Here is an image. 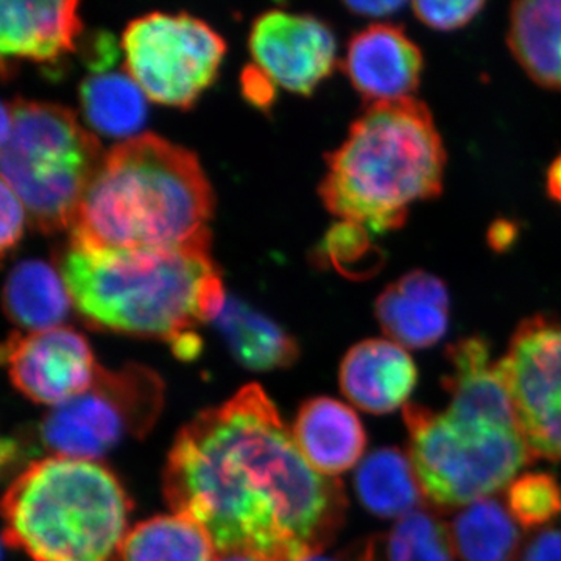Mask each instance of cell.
I'll use <instances>...</instances> for the list:
<instances>
[{"mask_svg": "<svg viewBox=\"0 0 561 561\" xmlns=\"http://www.w3.org/2000/svg\"><path fill=\"white\" fill-rule=\"evenodd\" d=\"M162 485L173 513L203 527L220 556L254 561L321 556L348 508L342 482L309 465L257 383L180 431Z\"/></svg>", "mask_w": 561, "mask_h": 561, "instance_id": "obj_1", "label": "cell"}, {"mask_svg": "<svg viewBox=\"0 0 561 561\" xmlns=\"http://www.w3.org/2000/svg\"><path fill=\"white\" fill-rule=\"evenodd\" d=\"M214 195L192 151L154 135L103 157L70 225L83 250L172 249L208 238Z\"/></svg>", "mask_w": 561, "mask_h": 561, "instance_id": "obj_2", "label": "cell"}, {"mask_svg": "<svg viewBox=\"0 0 561 561\" xmlns=\"http://www.w3.org/2000/svg\"><path fill=\"white\" fill-rule=\"evenodd\" d=\"M65 279L77 311L91 328L172 343L224 309L221 275L210 236L172 249L101 251L69 245Z\"/></svg>", "mask_w": 561, "mask_h": 561, "instance_id": "obj_3", "label": "cell"}, {"mask_svg": "<svg viewBox=\"0 0 561 561\" xmlns=\"http://www.w3.org/2000/svg\"><path fill=\"white\" fill-rule=\"evenodd\" d=\"M446 161L426 103L415 98L373 103L327 154L320 197L339 219L371 234L400 230L411 206L440 197Z\"/></svg>", "mask_w": 561, "mask_h": 561, "instance_id": "obj_4", "label": "cell"}, {"mask_svg": "<svg viewBox=\"0 0 561 561\" xmlns=\"http://www.w3.org/2000/svg\"><path fill=\"white\" fill-rule=\"evenodd\" d=\"M7 545L33 561H116L128 535L131 501L95 460L33 461L2 502Z\"/></svg>", "mask_w": 561, "mask_h": 561, "instance_id": "obj_5", "label": "cell"}, {"mask_svg": "<svg viewBox=\"0 0 561 561\" xmlns=\"http://www.w3.org/2000/svg\"><path fill=\"white\" fill-rule=\"evenodd\" d=\"M2 181L21 198L44 232L70 228L92 176L101 168V142L54 103H3Z\"/></svg>", "mask_w": 561, "mask_h": 561, "instance_id": "obj_6", "label": "cell"}, {"mask_svg": "<svg viewBox=\"0 0 561 561\" xmlns=\"http://www.w3.org/2000/svg\"><path fill=\"white\" fill-rule=\"evenodd\" d=\"M404 423L421 490L440 511L490 497L535 460L516 427L457 420L413 402L404 405Z\"/></svg>", "mask_w": 561, "mask_h": 561, "instance_id": "obj_7", "label": "cell"}, {"mask_svg": "<svg viewBox=\"0 0 561 561\" xmlns=\"http://www.w3.org/2000/svg\"><path fill=\"white\" fill-rule=\"evenodd\" d=\"M162 402L164 386L157 373L135 364L114 371L101 367L90 390L44 416L41 442L54 456L98 461L125 438L144 437Z\"/></svg>", "mask_w": 561, "mask_h": 561, "instance_id": "obj_8", "label": "cell"}, {"mask_svg": "<svg viewBox=\"0 0 561 561\" xmlns=\"http://www.w3.org/2000/svg\"><path fill=\"white\" fill-rule=\"evenodd\" d=\"M128 76L146 98L187 108L216 79L227 44L187 13H150L127 25L122 39Z\"/></svg>", "mask_w": 561, "mask_h": 561, "instance_id": "obj_9", "label": "cell"}, {"mask_svg": "<svg viewBox=\"0 0 561 561\" xmlns=\"http://www.w3.org/2000/svg\"><path fill=\"white\" fill-rule=\"evenodd\" d=\"M496 371L534 459L561 461V320L522 321Z\"/></svg>", "mask_w": 561, "mask_h": 561, "instance_id": "obj_10", "label": "cell"}, {"mask_svg": "<svg viewBox=\"0 0 561 561\" xmlns=\"http://www.w3.org/2000/svg\"><path fill=\"white\" fill-rule=\"evenodd\" d=\"M2 359L13 386L28 400L51 409L90 390L101 370L87 339L62 327L13 332L3 345Z\"/></svg>", "mask_w": 561, "mask_h": 561, "instance_id": "obj_11", "label": "cell"}, {"mask_svg": "<svg viewBox=\"0 0 561 561\" xmlns=\"http://www.w3.org/2000/svg\"><path fill=\"white\" fill-rule=\"evenodd\" d=\"M250 50L272 83L311 95L331 76L337 46L331 28L311 14L273 10L254 21Z\"/></svg>", "mask_w": 561, "mask_h": 561, "instance_id": "obj_12", "label": "cell"}, {"mask_svg": "<svg viewBox=\"0 0 561 561\" xmlns=\"http://www.w3.org/2000/svg\"><path fill=\"white\" fill-rule=\"evenodd\" d=\"M423 68L419 44L394 24L370 25L356 33L343 60L351 84L368 105L413 98Z\"/></svg>", "mask_w": 561, "mask_h": 561, "instance_id": "obj_13", "label": "cell"}, {"mask_svg": "<svg viewBox=\"0 0 561 561\" xmlns=\"http://www.w3.org/2000/svg\"><path fill=\"white\" fill-rule=\"evenodd\" d=\"M419 382L411 354L389 339H367L350 348L339 368L342 393L360 411L383 415L408 402Z\"/></svg>", "mask_w": 561, "mask_h": 561, "instance_id": "obj_14", "label": "cell"}, {"mask_svg": "<svg viewBox=\"0 0 561 561\" xmlns=\"http://www.w3.org/2000/svg\"><path fill=\"white\" fill-rule=\"evenodd\" d=\"M449 302V291L438 276L412 271L379 295L375 316L389 341L405 350H424L446 334Z\"/></svg>", "mask_w": 561, "mask_h": 561, "instance_id": "obj_15", "label": "cell"}, {"mask_svg": "<svg viewBox=\"0 0 561 561\" xmlns=\"http://www.w3.org/2000/svg\"><path fill=\"white\" fill-rule=\"evenodd\" d=\"M449 373L443 389L449 394V415L457 420L516 427L511 397L491 362L490 343L485 337L470 335L446 350Z\"/></svg>", "mask_w": 561, "mask_h": 561, "instance_id": "obj_16", "label": "cell"}, {"mask_svg": "<svg viewBox=\"0 0 561 561\" xmlns=\"http://www.w3.org/2000/svg\"><path fill=\"white\" fill-rule=\"evenodd\" d=\"M291 435L309 465L328 478L356 467L367 448V432L357 413L330 397L302 402Z\"/></svg>", "mask_w": 561, "mask_h": 561, "instance_id": "obj_17", "label": "cell"}, {"mask_svg": "<svg viewBox=\"0 0 561 561\" xmlns=\"http://www.w3.org/2000/svg\"><path fill=\"white\" fill-rule=\"evenodd\" d=\"M72 0L0 3V50L11 57L57 60L73 50L81 32Z\"/></svg>", "mask_w": 561, "mask_h": 561, "instance_id": "obj_18", "label": "cell"}, {"mask_svg": "<svg viewBox=\"0 0 561 561\" xmlns=\"http://www.w3.org/2000/svg\"><path fill=\"white\" fill-rule=\"evenodd\" d=\"M507 43L535 83L561 91V0L513 3Z\"/></svg>", "mask_w": 561, "mask_h": 561, "instance_id": "obj_19", "label": "cell"}, {"mask_svg": "<svg viewBox=\"0 0 561 561\" xmlns=\"http://www.w3.org/2000/svg\"><path fill=\"white\" fill-rule=\"evenodd\" d=\"M234 359L256 371L290 367L298 359V343L264 313L228 297L214 320Z\"/></svg>", "mask_w": 561, "mask_h": 561, "instance_id": "obj_20", "label": "cell"}, {"mask_svg": "<svg viewBox=\"0 0 561 561\" xmlns=\"http://www.w3.org/2000/svg\"><path fill=\"white\" fill-rule=\"evenodd\" d=\"M354 490L360 504L379 518H402L427 504L409 454L379 448L357 467Z\"/></svg>", "mask_w": 561, "mask_h": 561, "instance_id": "obj_21", "label": "cell"}, {"mask_svg": "<svg viewBox=\"0 0 561 561\" xmlns=\"http://www.w3.org/2000/svg\"><path fill=\"white\" fill-rule=\"evenodd\" d=\"M65 279L43 261H22L7 278L3 309L13 323L27 332L60 328L70 312Z\"/></svg>", "mask_w": 561, "mask_h": 561, "instance_id": "obj_22", "label": "cell"}, {"mask_svg": "<svg viewBox=\"0 0 561 561\" xmlns=\"http://www.w3.org/2000/svg\"><path fill=\"white\" fill-rule=\"evenodd\" d=\"M502 502L485 497L457 513L449 524L454 551L461 561H513L522 534Z\"/></svg>", "mask_w": 561, "mask_h": 561, "instance_id": "obj_23", "label": "cell"}, {"mask_svg": "<svg viewBox=\"0 0 561 561\" xmlns=\"http://www.w3.org/2000/svg\"><path fill=\"white\" fill-rule=\"evenodd\" d=\"M216 546L203 527L173 513L133 527L122 545V561H216Z\"/></svg>", "mask_w": 561, "mask_h": 561, "instance_id": "obj_24", "label": "cell"}, {"mask_svg": "<svg viewBox=\"0 0 561 561\" xmlns=\"http://www.w3.org/2000/svg\"><path fill=\"white\" fill-rule=\"evenodd\" d=\"M80 99L88 124L110 138H130L146 122V94L127 73L90 77L81 84Z\"/></svg>", "mask_w": 561, "mask_h": 561, "instance_id": "obj_25", "label": "cell"}, {"mask_svg": "<svg viewBox=\"0 0 561 561\" xmlns=\"http://www.w3.org/2000/svg\"><path fill=\"white\" fill-rule=\"evenodd\" d=\"M378 545L386 561H456L457 557L449 524L423 508L398 519Z\"/></svg>", "mask_w": 561, "mask_h": 561, "instance_id": "obj_26", "label": "cell"}, {"mask_svg": "<svg viewBox=\"0 0 561 561\" xmlns=\"http://www.w3.org/2000/svg\"><path fill=\"white\" fill-rule=\"evenodd\" d=\"M319 253L321 261L353 279L370 278L386 264V254L373 241L371 232L353 221L342 220L332 227Z\"/></svg>", "mask_w": 561, "mask_h": 561, "instance_id": "obj_27", "label": "cell"}, {"mask_svg": "<svg viewBox=\"0 0 561 561\" xmlns=\"http://www.w3.org/2000/svg\"><path fill=\"white\" fill-rule=\"evenodd\" d=\"M507 507L524 529L545 526L561 515V486L549 472H527L508 485Z\"/></svg>", "mask_w": 561, "mask_h": 561, "instance_id": "obj_28", "label": "cell"}, {"mask_svg": "<svg viewBox=\"0 0 561 561\" xmlns=\"http://www.w3.org/2000/svg\"><path fill=\"white\" fill-rule=\"evenodd\" d=\"M413 13L424 25L434 31L453 32L470 24L485 2L482 0H468V2H427L419 0L412 3Z\"/></svg>", "mask_w": 561, "mask_h": 561, "instance_id": "obj_29", "label": "cell"}, {"mask_svg": "<svg viewBox=\"0 0 561 561\" xmlns=\"http://www.w3.org/2000/svg\"><path fill=\"white\" fill-rule=\"evenodd\" d=\"M0 209H2V231H0V249L5 254L21 241L24 231L25 206L21 198L11 191L9 184L0 187Z\"/></svg>", "mask_w": 561, "mask_h": 561, "instance_id": "obj_30", "label": "cell"}, {"mask_svg": "<svg viewBox=\"0 0 561 561\" xmlns=\"http://www.w3.org/2000/svg\"><path fill=\"white\" fill-rule=\"evenodd\" d=\"M516 561H561V530L545 529L535 534Z\"/></svg>", "mask_w": 561, "mask_h": 561, "instance_id": "obj_31", "label": "cell"}, {"mask_svg": "<svg viewBox=\"0 0 561 561\" xmlns=\"http://www.w3.org/2000/svg\"><path fill=\"white\" fill-rule=\"evenodd\" d=\"M519 238V227L513 220L497 219L486 231V243L496 253H504L515 245Z\"/></svg>", "mask_w": 561, "mask_h": 561, "instance_id": "obj_32", "label": "cell"}, {"mask_svg": "<svg viewBox=\"0 0 561 561\" xmlns=\"http://www.w3.org/2000/svg\"><path fill=\"white\" fill-rule=\"evenodd\" d=\"M351 13L367 18H386L404 9L405 2L398 0H376V2H345Z\"/></svg>", "mask_w": 561, "mask_h": 561, "instance_id": "obj_33", "label": "cell"}, {"mask_svg": "<svg viewBox=\"0 0 561 561\" xmlns=\"http://www.w3.org/2000/svg\"><path fill=\"white\" fill-rule=\"evenodd\" d=\"M243 79H245V91H249L251 102L260 106L271 102L273 95L272 81L260 69L251 68L250 73H245Z\"/></svg>", "mask_w": 561, "mask_h": 561, "instance_id": "obj_34", "label": "cell"}, {"mask_svg": "<svg viewBox=\"0 0 561 561\" xmlns=\"http://www.w3.org/2000/svg\"><path fill=\"white\" fill-rule=\"evenodd\" d=\"M306 561H383L381 557V552H379L378 540L373 538V540L364 542L362 548L357 549V551H353L348 553L346 557H323L317 556L312 557V559Z\"/></svg>", "mask_w": 561, "mask_h": 561, "instance_id": "obj_35", "label": "cell"}, {"mask_svg": "<svg viewBox=\"0 0 561 561\" xmlns=\"http://www.w3.org/2000/svg\"><path fill=\"white\" fill-rule=\"evenodd\" d=\"M546 191L552 202L561 205V153L551 162L546 175Z\"/></svg>", "mask_w": 561, "mask_h": 561, "instance_id": "obj_36", "label": "cell"}, {"mask_svg": "<svg viewBox=\"0 0 561 561\" xmlns=\"http://www.w3.org/2000/svg\"><path fill=\"white\" fill-rule=\"evenodd\" d=\"M216 561H254V560L247 559V557H242V556H220V553H219V557H217Z\"/></svg>", "mask_w": 561, "mask_h": 561, "instance_id": "obj_37", "label": "cell"}]
</instances>
